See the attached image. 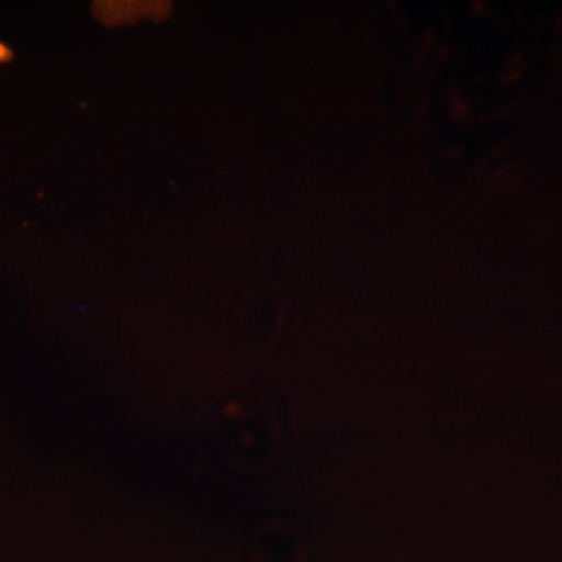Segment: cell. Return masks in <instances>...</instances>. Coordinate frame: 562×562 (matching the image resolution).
Listing matches in <instances>:
<instances>
[{
	"label": "cell",
	"instance_id": "6da1fadb",
	"mask_svg": "<svg viewBox=\"0 0 562 562\" xmlns=\"http://www.w3.org/2000/svg\"><path fill=\"white\" fill-rule=\"evenodd\" d=\"M11 58V50L9 47L3 46L2 43H0V61H9Z\"/></svg>",
	"mask_w": 562,
	"mask_h": 562
}]
</instances>
